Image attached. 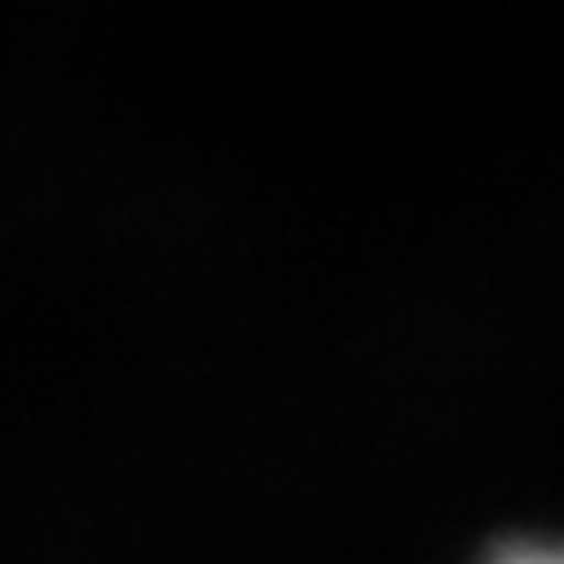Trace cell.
Instances as JSON below:
<instances>
[{
    "instance_id": "6da1fadb",
    "label": "cell",
    "mask_w": 564,
    "mask_h": 564,
    "mask_svg": "<svg viewBox=\"0 0 564 564\" xmlns=\"http://www.w3.org/2000/svg\"><path fill=\"white\" fill-rule=\"evenodd\" d=\"M490 564H564V542H519V547L496 553Z\"/></svg>"
}]
</instances>
